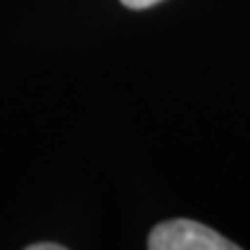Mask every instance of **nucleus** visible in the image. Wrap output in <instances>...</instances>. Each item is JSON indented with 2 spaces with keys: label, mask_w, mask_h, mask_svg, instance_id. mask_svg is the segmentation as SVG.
Listing matches in <instances>:
<instances>
[{
  "label": "nucleus",
  "mask_w": 250,
  "mask_h": 250,
  "mask_svg": "<svg viewBox=\"0 0 250 250\" xmlns=\"http://www.w3.org/2000/svg\"><path fill=\"white\" fill-rule=\"evenodd\" d=\"M28 250H62L61 243H33L28 246Z\"/></svg>",
  "instance_id": "nucleus-3"
},
{
  "label": "nucleus",
  "mask_w": 250,
  "mask_h": 250,
  "mask_svg": "<svg viewBox=\"0 0 250 250\" xmlns=\"http://www.w3.org/2000/svg\"><path fill=\"white\" fill-rule=\"evenodd\" d=\"M125 7H132V9H146L155 5V2H160V0H121Z\"/></svg>",
  "instance_id": "nucleus-2"
},
{
  "label": "nucleus",
  "mask_w": 250,
  "mask_h": 250,
  "mask_svg": "<svg viewBox=\"0 0 250 250\" xmlns=\"http://www.w3.org/2000/svg\"><path fill=\"white\" fill-rule=\"evenodd\" d=\"M151 250H236L232 241L195 220H167L148 234Z\"/></svg>",
  "instance_id": "nucleus-1"
}]
</instances>
